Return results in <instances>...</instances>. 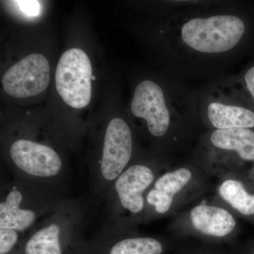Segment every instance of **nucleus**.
Returning a JSON list of instances; mask_svg holds the SVG:
<instances>
[{
    "instance_id": "obj_1",
    "label": "nucleus",
    "mask_w": 254,
    "mask_h": 254,
    "mask_svg": "<svg viewBox=\"0 0 254 254\" xmlns=\"http://www.w3.org/2000/svg\"><path fill=\"white\" fill-rule=\"evenodd\" d=\"M245 31L242 18L231 12L187 15L173 22V44L196 57L213 58L231 53Z\"/></svg>"
},
{
    "instance_id": "obj_2",
    "label": "nucleus",
    "mask_w": 254,
    "mask_h": 254,
    "mask_svg": "<svg viewBox=\"0 0 254 254\" xmlns=\"http://www.w3.org/2000/svg\"><path fill=\"white\" fill-rule=\"evenodd\" d=\"M92 76V65L86 53L78 48L66 50L57 66V91L65 103L71 108L81 109L91 101Z\"/></svg>"
},
{
    "instance_id": "obj_3",
    "label": "nucleus",
    "mask_w": 254,
    "mask_h": 254,
    "mask_svg": "<svg viewBox=\"0 0 254 254\" xmlns=\"http://www.w3.org/2000/svg\"><path fill=\"white\" fill-rule=\"evenodd\" d=\"M131 113L146 123L152 136H166L175 125L176 108L170 105L166 93L156 82L143 80L137 85L131 103Z\"/></svg>"
},
{
    "instance_id": "obj_4",
    "label": "nucleus",
    "mask_w": 254,
    "mask_h": 254,
    "mask_svg": "<svg viewBox=\"0 0 254 254\" xmlns=\"http://www.w3.org/2000/svg\"><path fill=\"white\" fill-rule=\"evenodd\" d=\"M133 153V137L128 124L121 118L110 120L105 131L99 162V180L103 185L114 183L125 171Z\"/></svg>"
},
{
    "instance_id": "obj_5",
    "label": "nucleus",
    "mask_w": 254,
    "mask_h": 254,
    "mask_svg": "<svg viewBox=\"0 0 254 254\" xmlns=\"http://www.w3.org/2000/svg\"><path fill=\"white\" fill-rule=\"evenodd\" d=\"M49 83V63L41 54L28 55L10 67L2 78L6 93L18 98L40 94Z\"/></svg>"
},
{
    "instance_id": "obj_6",
    "label": "nucleus",
    "mask_w": 254,
    "mask_h": 254,
    "mask_svg": "<svg viewBox=\"0 0 254 254\" xmlns=\"http://www.w3.org/2000/svg\"><path fill=\"white\" fill-rule=\"evenodd\" d=\"M9 155L21 173L31 178H55L63 170L61 158L53 148L31 140L14 141L10 146Z\"/></svg>"
},
{
    "instance_id": "obj_7",
    "label": "nucleus",
    "mask_w": 254,
    "mask_h": 254,
    "mask_svg": "<svg viewBox=\"0 0 254 254\" xmlns=\"http://www.w3.org/2000/svg\"><path fill=\"white\" fill-rule=\"evenodd\" d=\"M88 245L66 231L63 220L44 224L22 242L16 254H85Z\"/></svg>"
},
{
    "instance_id": "obj_8",
    "label": "nucleus",
    "mask_w": 254,
    "mask_h": 254,
    "mask_svg": "<svg viewBox=\"0 0 254 254\" xmlns=\"http://www.w3.org/2000/svg\"><path fill=\"white\" fill-rule=\"evenodd\" d=\"M155 180V174L150 167L136 164L125 169L114 182V190L120 204L132 214L143 211L144 192Z\"/></svg>"
},
{
    "instance_id": "obj_9",
    "label": "nucleus",
    "mask_w": 254,
    "mask_h": 254,
    "mask_svg": "<svg viewBox=\"0 0 254 254\" xmlns=\"http://www.w3.org/2000/svg\"><path fill=\"white\" fill-rule=\"evenodd\" d=\"M203 103L205 118L215 129L254 127V112L234 103L231 93H214Z\"/></svg>"
},
{
    "instance_id": "obj_10",
    "label": "nucleus",
    "mask_w": 254,
    "mask_h": 254,
    "mask_svg": "<svg viewBox=\"0 0 254 254\" xmlns=\"http://www.w3.org/2000/svg\"><path fill=\"white\" fill-rule=\"evenodd\" d=\"M190 219L197 231L214 238L228 236L236 226V220L228 210L215 205H196L190 210Z\"/></svg>"
},
{
    "instance_id": "obj_11",
    "label": "nucleus",
    "mask_w": 254,
    "mask_h": 254,
    "mask_svg": "<svg viewBox=\"0 0 254 254\" xmlns=\"http://www.w3.org/2000/svg\"><path fill=\"white\" fill-rule=\"evenodd\" d=\"M22 192L14 188L8 192L0 203V228L11 229L18 232L31 228L38 213L23 204Z\"/></svg>"
},
{
    "instance_id": "obj_12",
    "label": "nucleus",
    "mask_w": 254,
    "mask_h": 254,
    "mask_svg": "<svg viewBox=\"0 0 254 254\" xmlns=\"http://www.w3.org/2000/svg\"><path fill=\"white\" fill-rule=\"evenodd\" d=\"M163 242L150 237H129L88 246L85 254H164Z\"/></svg>"
},
{
    "instance_id": "obj_13",
    "label": "nucleus",
    "mask_w": 254,
    "mask_h": 254,
    "mask_svg": "<svg viewBox=\"0 0 254 254\" xmlns=\"http://www.w3.org/2000/svg\"><path fill=\"white\" fill-rule=\"evenodd\" d=\"M210 142L220 151L237 153L242 160L254 161V131L251 128L214 129Z\"/></svg>"
},
{
    "instance_id": "obj_14",
    "label": "nucleus",
    "mask_w": 254,
    "mask_h": 254,
    "mask_svg": "<svg viewBox=\"0 0 254 254\" xmlns=\"http://www.w3.org/2000/svg\"><path fill=\"white\" fill-rule=\"evenodd\" d=\"M219 193L222 199L239 213L245 215H254V194L249 193L239 180H225L219 187Z\"/></svg>"
},
{
    "instance_id": "obj_15",
    "label": "nucleus",
    "mask_w": 254,
    "mask_h": 254,
    "mask_svg": "<svg viewBox=\"0 0 254 254\" xmlns=\"http://www.w3.org/2000/svg\"><path fill=\"white\" fill-rule=\"evenodd\" d=\"M192 178L190 170L181 168L164 174L155 181V190H160L168 196L175 198V195L181 191Z\"/></svg>"
},
{
    "instance_id": "obj_16",
    "label": "nucleus",
    "mask_w": 254,
    "mask_h": 254,
    "mask_svg": "<svg viewBox=\"0 0 254 254\" xmlns=\"http://www.w3.org/2000/svg\"><path fill=\"white\" fill-rule=\"evenodd\" d=\"M19 239L16 230L0 228V254H16L21 246Z\"/></svg>"
},
{
    "instance_id": "obj_17",
    "label": "nucleus",
    "mask_w": 254,
    "mask_h": 254,
    "mask_svg": "<svg viewBox=\"0 0 254 254\" xmlns=\"http://www.w3.org/2000/svg\"><path fill=\"white\" fill-rule=\"evenodd\" d=\"M146 201L150 206L153 207L158 214L168 213L173 205L174 198L165 194L155 189H151L146 195Z\"/></svg>"
},
{
    "instance_id": "obj_18",
    "label": "nucleus",
    "mask_w": 254,
    "mask_h": 254,
    "mask_svg": "<svg viewBox=\"0 0 254 254\" xmlns=\"http://www.w3.org/2000/svg\"><path fill=\"white\" fill-rule=\"evenodd\" d=\"M15 3L17 4L20 9L25 14L28 16H37L39 14L40 4L37 1H16Z\"/></svg>"
},
{
    "instance_id": "obj_19",
    "label": "nucleus",
    "mask_w": 254,
    "mask_h": 254,
    "mask_svg": "<svg viewBox=\"0 0 254 254\" xmlns=\"http://www.w3.org/2000/svg\"><path fill=\"white\" fill-rule=\"evenodd\" d=\"M245 82L247 90L254 99V66L246 72Z\"/></svg>"
},
{
    "instance_id": "obj_20",
    "label": "nucleus",
    "mask_w": 254,
    "mask_h": 254,
    "mask_svg": "<svg viewBox=\"0 0 254 254\" xmlns=\"http://www.w3.org/2000/svg\"><path fill=\"white\" fill-rule=\"evenodd\" d=\"M221 254L220 253H217V252H212V251L208 250H202V251H195V252H188L186 254Z\"/></svg>"
},
{
    "instance_id": "obj_21",
    "label": "nucleus",
    "mask_w": 254,
    "mask_h": 254,
    "mask_svg": "<svg viewBox=\"0 0 254 254\" xmlns=\"http://www.w3.org/2000/svg\"><path fill=\"white\" fill-rule=\"evenodd\" d=\"M252 254H254V250L253 253H252Z\"/></svg>"
}]
</instances>
